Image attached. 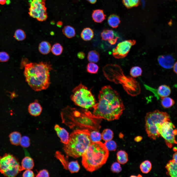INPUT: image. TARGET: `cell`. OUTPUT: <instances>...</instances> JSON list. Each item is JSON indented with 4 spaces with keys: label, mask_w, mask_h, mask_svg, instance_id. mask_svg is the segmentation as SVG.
<instances>
[{
    "label": "cell",
    "mask_w": 177,
    "mask_h": 177,
    "mask_svg": "<svg viewBox=\"0 0 177 177\" xmlns=\"http://www.w3.org/2000/svg\"><path fill=\"white\" fill-rule=\"evenodd\" d=\"M98 102L93 107V115L108 121L118 119L125 107L119 93L110 85L103 87L98 95Z\"/></svg>",
    "instance_id": "1"
},
{
    "label": "cell",
    "mask_w": 177,
    "mask_h": 177,
    "mask_svg": "<svg viewBox=\"0 0 177 177\" xmlns=\"http://www.w3.org/2000/svg\"><path fill=\"white\" fill-rule=\"evenodd\" d=\"M60 116L62 122L71 128L77 127L98 131L102 119L94 116L88 109L67 106L62 109Z\"/></svg>",
    "instance_id": "2"
},
{
    "label": "cell",
    "mask_w": 177,
    "mask_h": 177,
    "mask_svg": "<svg viewBox=\"0 0 177 177\" xmlns=\"http://www.w3.org/2000/svg\"><path fill=\"white\" fill-rule=\"evenodd\" d=\"M24 67L26 81L32 89L38 91L48 88L50 84V72L53 70L49 62H30Z\"/></svg>",
    "instance_id": "3"
},
{
    "label": "cell",
    "mask_w": 177,
    "mask_h": 177,
    "mask_svg": "<svg viewBox=\"0 0 177 177\" xmlns=\"http://www.w3.org/2000/svg\"><path fill=\"white\" fill-rule=\"evenodd\" d=\"M109 151L100 141L92 142L82 156V165L88 171H95L105 163Z\"/></svg>",
    "instance_id": "4"
},
{
    "label": "cell",
    "mask_w": 177,
    "mask_h": 177,
    "mask_svg": "<svg viewBox=\"0 0 177 177\" xmlns=\"http://www.w3.org/2000/svg\"><path fill=\"white\" fill-rule=\"evenodd\" d=\"M90 130L77 129L70 134L68 143L64 144L63 147L67 156L74 158L82 157L92 142L90 137Z\"/></svg>",
    "instance_id": "5"
},
{
    "label": "cell",
    "mask_w": 177,
    "mask_h": 177,
    "mask_svg": "<svg viewBox=\"0 0 177 177\" xmlns=\"http://www.w3.org/2000/svg\"><path fill=\"white\" fill-rule=\"evenodd\" d=\"M145 128L148 136L155 140L160 136L156 128V125L159 123L170 121V117L166 112L156 110L148 113L145 118Z\"/></svg>",
    "instance_id": "6"
},
{
    "label": "cell",
    "mask_w": 177,
    "mask_h": 177,
    "mask_svg": "<svg viewBox=\"0 0 177 177\" xmlns=\"http://www.w3.org/2000/svg\"><path fill=\"white\" fill-rule=\"evenodd\" d=\"M70 98L75 105L84 109L93 108L96 103L90 91L81 83L73 90Z\"/></svg>",
    "instance_id": "7"
},
{
    "label": "cell",
    "mask_w": 177,
    "mask_h": 177,
    "mask_svg": "<svg viewBox=\"0 0 177 177\" xmlns=\"http://www.w3.org/2000/svg\"><path fill=\"white\" fill-rule=\"evenodd\" d=\"M20 165L16 158L10 153L0 156V172L4 176H16L21 171Z\"/></svg>",
    "instance_id": "8"
},
{
    "label": "cell",
    "mask_w": 177,
    "mask_h": 177,
    "mask_svg": "<svg viewBox=\"0 0 177 177\" xmlns=\"http://www.w3.org/2000/svg\"><path fill=\"white\" fill-rule=\"evenodd\" d=\"M104 74L106 78L110 81L117 83V81L135 83V80L130 76H125L121 68L116 64H108L103 69Z\"/></svg>",
    "instance_id": "9"
},
{
    "label": "cell",
    "mask_w": 177,
    "mask_h": 177,
    "mask_svg": "<svg viewBox=\"0 0 177 177\" xmlns=\"http://www.w3.org/2000/svg\"><path fill=\"white\" fill-rule=\"evenodd\" d=\"M159 133L164 139L167 147L171 148L175 144H177L176 136L177 134V129L170 121H166L162 125Z\"/></svg>",
    "instance_id": "10"
},
{
    "label": "cell",
    "mask_w": 177,
    "mask_h": 177,
    "mask_svg": "<svg viewBox=\"0 0 177 177\" xmlns=\"http://www.w3.org/2000/svg\"><path fill=\"white\" fill-rule=\"evenodd\" d=\"M45 0H29V13L31 17L40 21H45L47 18Z\"/></svg>",
    "instance_id": "11"
},
{
    "label": "cell",
    "mask_w": 177,
    "mask_h": 177,
    "mask_svg": "<svg viewBox=\"0 0 177 177\" xmlns=\"http://www.w3.org/2000/svg\"><path fill=\"white\" fill-rule=\"evenodd\" d=\"M135 43L136 41L134 40H125L119 43L112 50L113 56L117 59L125 57L127 55L131 47Z\"/></svg>",
    "instance_id": "12"
},
{
    "label": "cell",
    "mask_w": 177,
    "mask_h": 177,
    "mask_svg": "<svg viewBox=\"0 0 177 177\" xmlns=\"http://www.w3.org/2000/svg\"><path fill=\"white\" fill-rule=\"evenodd\" d=\"M158 60L160 65L166 69L172 68L174 64L173 58L170 55L160 56L158 58Z\"/></svg>",
    "instance_id": "13"
},
{
    "label": "cell",
    "mask_w": 177,
    "mask_h": 177,
    "mask_svg": "<svg viewBox=\"0 0 177 177\" xmlns=\"http://www.w3.org/2000/svg\"><path fill=\"white\" fill-rule=\"evenodd\" d=\"M54 129L61 142L64 144H67L69 136L68 132L65 129L61 127L57 124L55 125Z\"/></svg>",
    "instance_id": "14"
},
{
    "label": "cell",
    "mask_w": 177,
    "mask_h": 177,
    "mask_svg": "<svg viewBox=\"0 0 177 177\" xmlns=\"http://www.w3.org/2000/svg\"><path fill=\"white\" fill-rule=\"evenodd\" d=\"M28 110L31 115L37 117L39 116L41 114L42 108L38 100H36L30 104L28 106Z\"/></svg>",
    "instance_id": "15"
},
{
    "label": "cell",
    "mask_w": 177,
    "mask_h": 177,
    "mask_svg": "<svg viewBox=\"0 0 177 177\" xmlns=\"http://www.w3.org/2000/svg\"><path fill=\"white\" fill-rule=\"evenodd\" d=\"M165 167L167 175L172 177H177V163L173 160L169 161Z\"/></svg>",
    "instance_id": "16"
},
{
    "label": "cell",
    "mask_w": 177,
    "mask_h": 177,
    "mask_svg": "<svg viewBox=\"0 0 177 177\" xmlns=\"http://www.w3.org/2000/svg\"><path fill=\"white\" fill-rule=\"evenodd\" d=\"M34 165L32 159L29 156H25L22 159L20 165L21 171L24 170H31Z\"/></svg>",
    "instance_id": "17"
},
{
    "label": "cell",
    "mask_w": 177,
    "mask_h": 177,
    "mask_svg": "<svg viewBox=\"0 0 177 177\" xmlns=\"http://www.w3.org/2000/svg\"><path fill=\"white\" fill-rule=\"evenodd\" d=\"M92 17L94 22L97 23H101L105 19L106 15L103 10L98 9L93 11L92 14Z\"/></svg>",
    "instance_id": "18"
},
{
    "label": "cell",
    "mask_w": 177,
    "mask_h": 177,
    "mask_svg": "<svg viewBox=\"0 0 177 177\" xmlns=\"http://www.w3.org/2000/svg\"><path fill=\"white\" fill-rule=\"evenodd\" d=\"M38 50L43 55H47L51 51V45L48 42L44 41L41 42L38 46Z\"/></svg>",
    "instance_id": "19"
},
{
    "label": "cell",
    "mask_w": 177,
    "mask_h": 177,
    "mask_svg": "<svg viewBox=\"0 0 177 177\" xmlns=\"http://www.w3.org/2000/svg\"><path fill=\"white\" fill-rule=\"evenodd\" d=\"M101 36L102 40L108 41L118 37L116 35L112 30L107 29H104L102 31Z\"/></svg>",
    "instance_id": "20"
},
{
    "label": "cell",
    "mask_w": 177,
    "mask_h": 177,
    "mask_svg": "<svg viewBox=\"0 0 177 177\" xmlns=\"http://www.w3.org/2000/svg\"><path fill=\"white\" fill-rule=\"evenodd\" d=\"M157 94L161 98L168 97L171 93L170 88L166 85L160 86L157 89Z\"/></svg>",
    "instance_id": "21"
},
{
    "label": "cell",
    "mask_w": 177,
    "mask_h": 177,
    "mask_svg": "<svg viewBox=\"0 0 177 177\" xmlns=\"http://www.w3.org/2000/svg\"><path fill=\"white\" fill-rule=\"evenodd\" d=\"M94 33L93 30L89 28H86L82 31L81 33V38L84 41H88L93 38Z\"/></svg>",
    "instance_id": "22"
},
{
    "label": "cell",
    "mask_w": 177,
    "mask_h": 177,
    "mask_svg": "<svg viewBox=\"0 0 177 177\" xmlns=\"http://www.w3.org/2000/svg\"><path fill=\"white\" fill-rule=\"evenodd\" d=\"M120 22L119 17L117 15L113 14L110 15L108 17L107 22L110 27L113 28H117Z\"/></svg>",
    "instance_id": "23"
},
{
    "label": "cell",
    "mask_w": 177,
    "mask_h": 177,
    "mask_svg": "<svg viewBox=\"0 0 177 177\" xmlns=\"http://www.w3.org/2000/svg\"><path fill=\"white\" fill-rule=\"evenodd\" d=\"M9 137L12 144L15 146H18L20 144L22 137L20 133L17 131L12 132L10 134Z\"/></svg>",
    "instance_id": "24"
},
{
    "label": "cell",
    "mask_w": 177,
    "mask_h": 177,
    "mask_svg": "<svg viewBox=\"0 0 177 177\" xmlns=\"http://www.w3.org/2000/svg\"><path fill=\"white\" fill-rule=\"evenodd\" d=\"M117 161L120 164H124L128 161V154L124 151L120 150L118 151L117 153Z\"/></svg>",
    "instance_id": "25"
},
{
    "label": "cell",
    "mask_w": 177,
    "mask_h": 177,
    "mask_svg": "<svg viewBox=\"0 0 177 177\" xmlns=\"http://www.w3.org/2000/svg\"><path fill=\"white\" fill-rule=\"evenodd\" d=\"M63 34L67 37L71 38L74 37L75 35L74 29L72 27L68 25L64 27L62 30Z\"/></svg>",
    "instance_id": "26"
},
{
    "label": "cell",
    "mask_w": 177,
    "mask_h": 177,
    "mask_svg": "<svg viewBox=\"0 0 177 177\" xmlns=\"http://www.w3.org/2000/svg\"><path fill=\"white\" fill-rule=\"evenodd\" d=\"M87 58L88 61L90 62L96 63L100 59V55L97 51L94 50H91L88 53Z\"/></svg>",
    "instance_id": "27"
},
{
    "label": "cell",
    "mask_w": 177,
    "mask_h": 177,
    "mask_svg": "<svg viewBox=\"0 0 177 177\" xmlns=\"http://www.w3.org/2000/svg\"><path fill=\"white\" fill-rule=\"evenodd\" d=\"M152 164L149 161L147 160L142 162L140 164V168L141 172L144 173H149L151 169Z\"/></svg>",
    "instance_id": "28"
},
{
    "label": "cell",
    "mask_w": 177,
    "mask_h": 177,
    "mask_svg": "<svg viewBox=\"0 0 177 177\" xmlns=\"http://www.w3.org/2000/svg\"><path fill=\"white\" fill-rule=\"evenodd\" d=\"M80 166L77 161H72L68 163L67 169L71 173L78 172L79 170Z\"/></svg>",
    "instance_id": "29"
},
{
    "label": "cell",
    "mask_w": 177,
    "mask_h": 177,
    "mask_svg": "<svg viewBox=\"0 0 177 177\" xmlns=\"http://www.w3.org/2000/svg\"><path fill=\"white\" fill-rule=\"evenodd\" d=\"M113 136V131L110 129H108L104 130L101 134L102 139L105 141L112 140Z\"/></svg>",
    "instance_id": "30"
},
{
    "label": "cell",
    "mask_w": 177,
    "mask_h": 177,
    "mask_svg": "<svg viewBox=\"0 0 177 177\" xmlns=\"http://www.w3.org/2000/svg\"><path fill=\"white\" fill-rule=\"evenodd\" d=\"M162 105L165 108H168L173 106L175 103L174 100L168 97L161 98Z\"/></svg>",
    "instance_id": "31"
},
{
    "label": "cell",
    "mask_w": 177,
    "mask_h": 177,
    "mask_svg": "<svg viewBox=\"0 0 177 177\" xmlns=\"http://www.w3.org/2000/svg\"><path fill=\"white\" fill-rule=\"evenodd\" d=\"M122 2L127 8L130 9L138 6L140 3V0H122Z\"/></svg>",
    "instance_id": "32"
},
{
    "label": "cell",
    "mask_w": 177,
    "mask_h": 177,
    "mask_svg": "<svg viewBox=\"0 0 177 177\" xmlns=\"http://www.w3.org/2000/svg\"><path fill=\"white\" fill-rule=\"evenodd\" d=\"M63 50L62 46L59 43H56L53 45L51 47V51L53 54L58 56L61 54Z\"/></svg>",
    "instance_id": "33"
},
{
    "label": "cell",
    "mask_w": 177,
    "mask_h": 177,
    "mask_svg": "<svg viewBox=\"0 0 177 177\" xmlns=\"http://www.w3.org/2000/svg\"><path fill=\"white\" fill-rule=\"evenodd\" d=\"M14 37L17 41H21L25 39L26 35L23 30L21 29H18L15 31Z\"/></svg>",
    "instance_id": "34"
},
{
    "label": "cell",
    "mask_w": 177,
    "mask_h": 177,
    "mask_svg": "<svg viewBox=\"0 0 177 177\" xmlns=\"http://www.w3.org/2000/svg\"><path fill=\"white\" fill-rule=\"evenodd\" d=\"M90 137L92 142L100 141L102 139L101 134L95 130L90 132Z\"/></svg>",
    "instance_id": "35"
},
{
    "label": "cell",
    "mask_w": 177,
    "mask_h": 177,
    "mask_svg": "<svg viewBox=\"0 0 177 177\" xmlns=\"http://www.w3.org/2000/svg\"><path fill=\"white\" fill-rule=\"evenodd\" d=\"M55 155L56 158L60 161L64 168L65 169L67 170V166L68 163L63 155H62L59 152L57 151L56 152Z\"/></svg>",
    "instance_id": "36"
},
{
    "label": "cell",
    "mask_w": 177,
    "mask_h": 177,
    "mask_svg": "<svg viewBox=\"0 0 177 177\" xmlns=\"http://www.w3.org/2000/svg\"><path fill=\"white\" fill-rule=\"evenodd\" d=\"M142 70L141 68L138 66L133 67L131 69L130 74L133 77H136L141 75Z\"/></svg>",
    "instance_id": "37"
},
{
    "label": "cell",
    "mask_w": 177,
    "mask_h": 177,
    "mask_svg": "<svg viewBox=\"0 0 177 177\" xmlns=\"http://www.w3.org/2000/svg\"><path fill=\"white\" fill-rule=\"evenodd\" d=\"M99 69L98 66L93 62H90L88 63L87 66V71L91 74L97 73Z\"/></svg>",
    "instance_id": "38"
},
{
    "label": "cell",
    "mask_w": 177,
    "mask_h": 177,
    "mask_svg": "<svg viewBox=\"0 0 177 177\" xmlns=\"http://www.w3.org/2000/svg\"><path fill=\"white\" fill-rule=\"evenodd\" d=\"M109 151H115L117 148V145L115 141L112 140L105 141L104 143Z\"/></svg>",
    "instance_id": "39"
},
{
    "label": "cell",
    "mask_w": 177,
    "mask_h": 177,
    "mask_svg": "<svg viewBox=\"0 0 177 177\" xmlns=\"http://www.w3.org/2000/svg\"><path fill=\"white\" fill-rule=\"evenodd\" d=\"M30 140L28 137L24 136L21 137L20 143L21 147L24 148H27L30 146Z\"/></svg>",
    "instance_id": "40"
},
{
    "label": "cell",
    "mask_w": 177,
    "mask_h": 177,
    "mask_svg": "<svg viewBox=\"0 0 177 177\" xmlns=\"http://www.w3.org/2000/svg\"><path fill=\"white\" fill-rule=\"evenodd\" d=\"M111 170L113 172L119 173L122 170L120 163L117 162H114L111 166Z\"/></svg>",
    "instance_id": "41"
},
{
    "label": "cell",
    "mask_w": 177,
    "mask_h": 177,
    "mask_svg": "<svg viewBox=\"0 0 177 177\" xmlns=\"http://www.w3.org/2000/svg\"><path fill=\"white\" fill-rule=\"evenodd\" d=\"M10 58L9 55L6 52L1 51L0 52V62H4L7 61Z\"/></svg>",
    "instance_id": "42"
},
{
    "label": "cell",
    "mask_w": 177,
    "mask_h": 177,
    "mask_svg": "<svg viewBox=\"0 0 177 177\" xmlns=\"http://www.w3.org/2000/svg\"><path fill=\"white\" fill-rule=\"evenodd\" d=\"M49 176L48 171L45 169H43L40 170L38 173L36 177H46Z\"/></svg>",
    "instance_id": "43"
},
{
    "label": "cell",
    "mask_w": 177,
    "mask_h": 177,
    "mask_svg": "<svg viewBox=\"0 0 177 177\" xmlns=\"http://www.w3.org/2000/svg\"><path fill=\"white\" fill-rule=\"evenodd\" d=\"M22 176L23 177H34L35 176L32 171L31 170H26L23 173Z\"/></svg>",
    "instance_id": "44"
},
{
    "label": "cell",
    "mask_w": 177,
    "mask_h": 177,
    "mask_svg": "<svg viewBox=\"0 0 177 177\" xmlns=\"http://www.w3.org/2000/svg\"><path fill=\"white\" fill-rule=\"evenodd\" d=\"M77 56L79 59H84L85 57V54L83 52H80L78 53Z\"/></svg>",
    "instance_id": "45"
},
{
    "label": "cell",
    "mask_w": 177,
    "mask_h": 177,
    "mask_svg": "<svg viewBox=\"0 0 177 177\" xmlns=\"http://www.w3.org/2000/svg\"><path fill=\"white\" fill-rule=\"evenodd\" d=\"M173 68V71L175 73L177 74V61L174 63Z\"/></svg>",
    "instance_id": "46"
},
{
    "label": "cell",
    "mask_w": 177,
    "mask_h": 177,
    "mask_svg": "<svg viewBox=\"0 0 177 177\" xmlns=\"http://www.w3.org/2000/svg\"><path fill=\"white\" fill-rule=\"evenodd\" d=\"M175 162L177 163V152L173 155L172 159Z\"/></svg>",
    "instance_id": "47"
},
{
    "label": "cell",
    "mask_w": 177,
    "mask_h": 177,
    "mask_svg": "<svg viewBox=\"0 0 177 177\" xmlns=\"http://www.w3.org/2000/svg\"><path fill=\"white\" fill-rule=\"evenodd\" d=\"M142 137L140 136H138L136 137L134 139V140L136 142L140 141L142 139Z\"/></svg>",
    "instance_id": "48"
},
{
    "label": "cell",
    "mask_w": 177,
    "mask_h": 177,
    "mask_svg": "<svg viewBox=\"0 0 177 177\" xmlns=\"http://www.w3.org/2000/svg\"><path fill=\"white\" fill-rule=\"evenodd\" d=\"M88 1L92 4L95 3L97 1V0H87Z\"/></svg>",
    "instance_id": "49"
},
{
    "label": "cell",
    "mask_w": 177,
    "mask_h": 177,
    "mask_svg": "<svg viewBox=\"0 0 177 177\" xmlns=\"http://www.w3.org/2000/svg\"><path fill=\"white\" fill-rule=\"evenodd\" d=\"M62 23L61 21H59L57 23V25L59 27H61L62 25Z\"/></svg>",
    "instance_id": "50"
},
{
    "label": "cell",
    "mask_w": 177,
    "mask_h": 177,
    "mask_svg": "<svg viewBox=\"0 0 177 177\" xmlns=\"http://www.w3.org/2000/svg\"><path fill=\"white\" fill-rule=\"evenodd\" d=\"M6 0H0V4L1 5H3L5 4L6 2Z\"/></svg>",
    "instance_id": "51"
}]
</instances>
